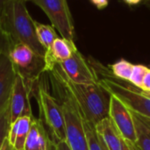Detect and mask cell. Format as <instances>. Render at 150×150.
Segmentation results:
<instances>
[{
	"label": "cell",
	"instance_id": "cell-28",
	"mask_svg": "<svg viewBox=\"0 0 150 150\" xmlns=\"http://www.w3.org/2000/svg\"><path fill=\"white\" fill-rule=\"evenodd\" d=\"M142 0H124L125 3H127V4H130V5H134V4H137L141 2Z\"/></svg>",
	"mask_w": 150,
	"mask_h": 150
},
{
	"label": "cell",
	"instance_id": "cell-24",
	"mask_svg": "<svg viewBox=\"0 0 150 150\" xmlns=\"http://www.w3.org/2000/svg\"><path fill=\"white\" fill-rule=\"evenodd\" d=\"M10 0H0V26H1V22L4 14V11L6 8V5L8 4Z\"/></svg>",
	"mask_w": 150,
	"mask_h": 150
},
{
	"label": "cell",
	"instance_id": "cell-1",
	"mask_svg": "<svg viewBox=\"0 0 150 150\" xmlns=\"http://www.w3.org/2000/svg\"><path fill=\"white\" fill-rule=\"evenodd\" d=\"M34 21L27 11L25 2L10 0L0 26V51L7 53L12 44L22 42L45 57L47 51L39 42Z\"/></svg>",
	"mask_w": 150,
	"mask_h": 150
},
{
	"label": "cell",
	"instance_id": "cell-6",
	"mask_svg": "<svg viewBox=\"0 0 150 150\" xmlns=\"http://www.w3.org/2000/svg\"><path fill=\"white\" fill-rule=\"evenodd\" d=\"M36 99L40 109V118L43 121L55 145L60 141H65L66 126L62 106L40 80L36 90Z\"/></svg>",
	"mask_w": 150,
	"mask_h": 150
},
{
	"label": "cell",
	"instance_id": "cell-4",
	"mask_svg": "<svg viewBox=\"0 0 150 150\" xmlns=\"http://www.w3.org/2000/svg\"><path fill=\"white\" fill-rule=\"evenodd\" d=\"M54 92L59 96L65 119L67 143L71 150H89L87 138L83 122V117L79 107L73 97L51 77Z\"/></svg>",
	"mask_w": 150,
	"mask_h": 150
},
{
	"label": "cell",
	"instance_id": "cell-13",
	"mask_svg": "<svg viewBox=\"0 0 150 150\" xmlns=\"http://www.w3.org/2000/svg\"><path fill=\"white\" fill-rule=\"evenodd\" d=\"M76 50V47L73 41L58 37L52 44L50 50L46 52V72H49L55 64L69 59Z\"/></svg>",
	"mask_w": 150,
	"mask_h": 150
},
{
	"label": "cell",
	"instance_id": "cell-14",
	"mask_svg": "<svg viewBox=\"0 0 150 150\" xmlns=\"http://www.w3.org/2000/svg\"><path fill=\"white\" fill-rule=\"evenodd\" d=\"M34 117H20L11 124L7 139L14 150H24Z\"/></svg>",
	"mask_w": 150,
	"mask_h": 150
},
{
	"label": "cell",
	"instance_id": "cell-9",
	"mask_svg": "<svg viewBox=\"0 0 150 150\" xmlns=\"http://www.w3.org/2000/svg\"><path fill=\"white\" fill-rule=\"evenodd\" d=\"M34 92H36L35 88L29 86L17 74L9 103L11 124L20 117H34L30 104V97Z\"/></svg>",
	"mask_w": 150,
	"mask_h": 150
},
{
	"label": "cell",
	"instance_id": "cell-21",
	"mask_svg": "<svg viewBox=\"0 0 150 150\" xmlns=\"http://www.w3.org/2000/svg\"><path fill=\"white\" fill-rule=\"evenodd\" d=\"M148 71H149V68L147 66H144L142 65H134L132 75H131L129 81L135 87L141 88L143 79L146 73L148 72Z\"/></svg>",
	"mask_w": 150,
	"mask_h": 150
},
{
	"label": "cell",
	"instance_id": "cell-16",
	"mask_svg": "<svg viewBox=\"0 0 150 150\" xmlns=\"http://www.w3.org/2000/svg\"><path fill=\"white\" fill-rule=\"evenodd\" d=\"M132 116L136 136L135 144L141 150H150V120L134 112H132Z\"/></svg>",
	"mask_w": 150,
	"mask_h": 150
},
{
	"label": "cell",
	"instance_id": "cell-12",
	"mask_svg": "<svg viewBox=\"0 0 150 150\" xmlns=\"http://www.w3.org/2000/svg\"><path fill=\"white\" fill-rule=\"evenodd\" d=\"M24 150H55L48 130L40 118H33Z\"/></svg>",
	"mask_w": 150,
	"mask_h": 150
},
{
	"label": "cell",
	"instance_id": "cell-25",
	"mask_svg": "<svg viewBox=\"0 0 150 150\" xmlns=\"http://www.w3.org/2000/svg\"><path fill=\"white\" fill-rule=\"evenodd\" d=\"M98 9H103L107 6L108 0H91Z\"/></svg>",
	"mask_w": 150,
	"mask_h": 150
},
{
	"label": "cell",
	"instance_id": "cell-8",
	"mask_svg": "<svg viewBox=\"0 0 150 150\" xmlns=\"http://www.w3.org/2000/svg\"><path fill=\"white\" fill-rule=\"evenodd\" d=\"M62 70L64 74L74 83L77 84H97V76L88 62L82 53L76 49L72 56L57 64Z\"/></svg>",
	"mask_w": 150,
	"mask_h": 150
},
{
	"label": "cell",
	"instance_id": "cell-10",
	"mask_svg": "<svg viewBox=\"0 0 150 150\" xmlns=\"http://www.w3.org/2000/svg\"><path fill=\"white\" fill-rule=\"evenodd\" d=\"M109 118L123 140L135 143L136 136L131 111H129L116 97L110 95Z\"/></svg>",
	"mask_w": 150,
	"mask_h": 150
},
{
	"label": "cell",
	"instance_id": "cell-17",
	"mask_svg": "<svg viewBox=\"0 0 150 150\" xmlns=\"http://www.w3.org/2000/svg\"><path fill=\"white\" fill-rule=\"evenodd\" d=\"M34 25L39 42L46 50V51H47L48 50H50L54 42L58 38L54 27L53 26L42 24L38 21H34Z\"/></svg>",
	"mask_w": 150,
	"mask_h": 150
},
{
	"label": "cell",
	"instance_id": "cell-11",
	"mask_svg": "<svg viewBox=\"0 0 150 150\" xmlns=\"http://www.w3.org/2000/svg\"><path fill=\"white\" fill-rule=\"evenodd\" d=\"M16 76L8 55L0 51V112L9 106Z\"/></svg>",
	"mask_w": 150,
	"mask_h": 150
},
{
	"label": "cell",
	"instance_id": "cell-18",
	"mask_svg": "<svg viewBox=\"0 0 150 150\" xmlns=\"http://www.w3.org/2000/svg\"><path fill=\"white\" fill-rule=\"evenodd\" d=\"M83 122L89 146V150H108L103 141L101 140L100 136L98 135L96 130V126L92 123L86 121L83 118Z\"/></svg>",
	"mask_w": 150,
	"mask_h": 150
},
{
	"label": "cell",
	"instance_id": "cell-22",
	"mask_svg": "<svg viewBox=\"0 0 150 150\" xmlns=\"http://www.w3.org/2000/svg\"><path fill=\"white\" fill-rule=\"evenodd\" d=\"M141 89L144 92H149L150 91V69H149L148 72L146 73V75L143 79Z\"/></svg>",
	"mask_w": 150,
	"mask_h": 150
},
{
	"label": "cell",
	"instance_id": "cell-3",
	"mask_svg": "<svg viewBox=\"0 0 150 150\" xmlns=\"http://www.w3.org/2000/svg\"><path fill=\"white\" fill-rule=\"evenodd\" d=\"M88 62L96 73L98 83L107 94L116 97L132 112L150 120V96L130 81L114 76L111 68L93 57H89Z\"/></svg>",
	"mask_w": 150,
	"mask_h": 150
},
{
	"label": "cell",
	"instance_id": "cell-2",
	"mask_svg": "<svg viewBox=\"0 0 150 150\" xmlns=\"http://www.w3.org/2000/svg\"><path fill=\"white\" fill-rule=\"evenodd\" d=\"M48 72L73 97L83 119L96 126L101 120L109 118L110 95L98 83H74L69 80L57 64Z\"/></svg>",
	"mask_w": 150,
	"mask_h": 150
},
{
	"label": "cell",
	"instance_id": "cell-20",
	"mask_svg": "<svg viewBox=\"0 0 150 150\" xmlns=\"http://www.w3.org/2000/svg\"><path fill=\"white\" fill-rule=\"evenodd\" d=\"M10 126V108L8 106L4 111L0 112V149L4 141L8 136Z\"/></svg>",
	"mask_w": 150,
	"mask_h": 150
},
{
	"label": "cell",
	"instance_id": "cell-5",
	"mask_svg": "<svg viewBox=\"0 0 150 150\" xmlns=\"http://www.w3.org/2000/svg\"><path fill=\"white\" fill-rule=\"evenodd\" d=\"M18 75L35 88L41 74L46 72L45 57L22 42L12 44L6 53Z\"/></svg>",
	"mask_w": 150,
	"mask_h": 150
},
{
	"label": "cell",
	"instance_id": "cell-26",
	"mask_svg": "<svg viewBox=\"0 0 150 150\" xmlns=\"http://www.w3.org/2000/svg\"><path fill=\"white\" fill-rule=\"evenodd\" d=\"M55 150H71L69 149L67 141H60L58 143H56L55 145Z\"/></svg>",
	"mask_w": 150,
	"mask_h": 150
},
{
	"label": "cell",
	"instance_id": "cell-29",
	"mask_svg": "<svg viewBox=\"0 0 150 150\" xmlns=\"http://www.w3.org/2000/svg\"><path fill=\"white\" fill-rule=\"evenodd\" d=\"M145 94H146V95H148L149 96H150V91L149 92H145Z\"/></svg>",
	"mask_w": 150,
	"mask_h": 150
},
{
	"label": "cell",
	"instance_id": "cell-23",
	"mask_svg": "<svg viewBox=\"0 0 150 150\" xmlns=\"http://www.w3.org/2000/svg\"><path fill=\"white\" fill-rule=\"evenodd\" d=\"M121 150H141L135 143L125 141L122 139V149Z\"/></svg>",
	"mask_w": 150,
	"mask_h": 150
},
{
	"label": "cell",
	"instance_id": "cell-7",
	"mask_svg": "<svg viewBox=\"0 0 150 150\" xmlns=\"http://www.w3.org/2000/svg\"><path fill=\"white\" fill-rule=\"evenodd\" d=\"M32 2L43 10L52 26L58 30L62 38L74 42L73 18L67 0H33Z\"/></svg>",
	"mask_w": 150,
	"mask_h": 150
},
{
	"label": "cell",
	"instance_id": "cell-27",
	"mask_svg": "<svg viewBox=\"0 0 150 150\" xmlns=\"http://www.w3.org/2000/svg\"><path fill=\"white\" fill-rule=\"evenodd\" d=\"M0 150H14V149H13L12 146L11 145V143L9 142L8 139L6 138V139L4 141V142H3V144H2V147H1Z\"/></svg>",
	"mask_w": 150,
	"mask_h": 150
},
{
	"label": "cell",
	"instance_id": "cell-15",
	"mask_svg": "<svg viewBox=\"0 0 150 150\" xmlns=\"http://www.w3.org/2000/svg\"><path fill=\"white\" fill-rule=\"evenodd\" d=\"M96 130L108 150L122 149V137L110 118L97 124Z\"/></svg>",
	"mask_w": 150,
	"mask_h": 150
},
{
	"label": "cell",
	"instance_id": "cell-30",
	"mask_svg": "<svg viewBox=\"0 0 150 150\" xmlns=\"http://www.w3.org/2000/svg\"><path fill=\"white\" fill-rule=\"evenodd\" d=\"M21 1H24V2H27V1H33V0H21Z\"/></svg>",
	"mask_w": 150,
	"mask_h": 150
},
{
	"label": "cell",
	"instance_id": "cell-19",
	"mask_svg": "<svg viewBox=\"0 0 150 150\" xmlns=\"http://www.w3.org/2000/svg\"><path fill=\"white\" fill-rule=\"evenodd\" d=\"M133 66L134 65L130 62L125 59H120L111 66V70L113 75L117 78L129 81L133 72Z\"/></svg>",
	"mask_w": 150,
	"mask_h": 150
}]
</instances>
